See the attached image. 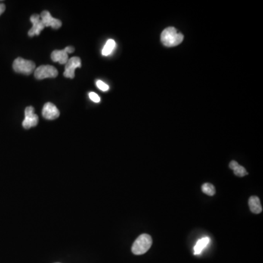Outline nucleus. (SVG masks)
Here are the masks:
<instances>
[{
	"label": "nucleus",
	"instance_id": "obj_1",
	"mask_svg": "<svg viewBox=\"0 0 263 263\" xmlns=\"http://www.w3.org/2000/svg\"><path fill=\"white\" fill-rule=\"evenodd\" d=\"M184 40V35L177 32L175 28H166L161 34V41L166 47H174L179 45Z\"/></svg>",
	"mask_w": 263,
	"mask_h": 263
},
{
	"label": "nucleus",
	"instance_id": "obj_2",
	"mask_svg": "<svg viewBox=\"0 0 263 263\" xmlns=\"http://www.w3.org/2000/svg\"><path fill=\"white\" fill-rule=\"evenodd\" d=\"M152 245V238L149 234H142L136 239L132 246L134 255H141L146 253Z\"/></svg>",
	"mask_w": 263,
	"mask_h": 263
},
{
	"label": "nucleus",
	"instance_id": "obj_3",
	"mask_svg": "<svg viewBox=\"0 0 263 263\" xmlns=\"http://www.w3.org/2000/svg\"><path fill=\"white\" fill-rule=\"evenodd\" d=\"M13 69L18 73L29 75L32 74L34 70H35L36 66H35L34 62L19 57L13 62Z\"/></svg>",
	"mask_w": 263,
	"mask_h": 263
},
{
	"label": "nucleus",
	"instance_id": "obj_4",
	"mask_svg": "<svg viewBox=\"0 0 263 263\" xmlns=\"http://www.w3.org/2000/svg\"><path fill=\"white\" fill-rule=\"evenodd\" d=\"M58 70L51 66H41L35 70V77L38 80L47 78H56L58 75Z\"/></svg>",
	"mask_w": 263,
	"mask_h": 263
},
{
	"label": "nucleus",
	"instance_id": "obj_5",
	"mask_svg": "<svg viewBox=\"0 0 263 263\" xmlns=\"http://www.w3.org/2000/svg\"><path fill=\"white\" fill-rule=\"evenodd\" d=\"M25 119L22 123V126L24 129H30L37 126L39 121L38 115L35 113V109L32 106L26 107L25 109Z\"/></svg>",
	"mask_w": 263,
	"mask_h": 263
},
{
	"label": "nucleus",
	"instance_id": "obj_6",
	"mask_svg": "<svg viewBox=\"0 0 263 263\" xmlns=\"http://www.w3.org/2000/svg\"><path fill=\"white\" fill-rule=\"evenodd\" d=\"M75 51V48L72 46L66 47L63 50H55L51 53V60L54 63H59L61 65H66L68 60V54H72Z\"/></svg>",
	"mask_w": 263,
	"mask_h": 263
},
{
	"label": "nucleus",
	"instance_id": "obj_7",
	"mask_svg": "<svg viewBox=\"0 0 263 263\" xmlns=\"http://www.w3.org/2000/svg\"><path fill=\"white\" fill-rule=\"evenodd\" d=\"M81 67V60L79 57H73L68 60L66 65V70L64 72V76L66 78H75V70L77 68Z\"/></svg>",
	"mask_w": 263,
	"mask_h": 263
},
{
	"label": "nucleus",
	"instance_id": "obj_8",
	"mask_svg": "<svg viewBox=\"0 0 263 263\" xmlns=\"http://www.w3.org/2000/svg\"><path fill=\"white\" fill-rule=\"evenodd\" d=\"M40 16H41V19L42 20L45 27L51 26L52 29H60L62 26L61 21L53 18L51 13L48 10L43 11Z\"/></svg>",
	"mask_w": 263,
	"mask_h": 263
},
{
	"label": "nucleus",
	"instance_id": "obj_9",
	"mask_svg": "<svg viewBox=\"0 0 263 263\" xmlns=\"http://www.w3.org/2000/svg\"><path fill=\"white\" fill-rule=\"evenodd\" d=\"M42 115L47 120H54L60 116V112L55 105L46 103L43 109Z\"/></svg>",
	"mask_w": 263,
	"mask_h": 263
},
{
	"label": "nucleus",
	"instance_id": "obj_10",
	"mask_svg": "<svg viewBox=\"0 0 263 263\" xmlns=\"http://www.w3.org/2000/svg\"><path fill=\"white\" fill-rule=\"evenodd\" d=\"M30 21L33 23L32 29L28 32L29 37H33L35 35H39L41 31L45 29L44 23L41 19V16L38 14L32 15L30 17Z\"/></svg>",
	"mask_w": 263,
	"mask_h": 263
},
{
	"label": "nucleus",
	"instance_id": "obj_11",
	"mask_svg": "<svg viewBox=\"0 0 263 263\" xmlns=\"http://www.w3.org/2000/svg\"><path fill=\"white\" fill-rule=\"evenodd\" d=\"M249 205L250 211L253 214H259L263 211V207L261 205L259 197L257 196H252L249 199Z\"/></svg>",
	"mask_w": 263,
	"mask_h": 263
},
{
	"label": "nucleus",
	"instance_id": "obj_12",
	"mask_svg": "<svg viewBox=\"0 0 263 263\" xmlns=\"http://www.w3.org/2000/svg\"><path fill=\"white\" fill-rule=\"evenodd\" d=\"M209 237H204L199 239L194 247V254L196 255H200L202 251L208 246L210 243Z\"/></svg>",
	"mask_w": 263,
	"mask_h": 263
},
{
	"label": "nucleus",
	"instance_id": "obj_13",
	"mask_svg": "<svg viewBox=\"0 0 263 263\" xmlns=\"http://www.w3.org/2000/svg\"><path fill=\"white\" fill-rule=\"evenodd\" d=\"M230 169L233 170L234 174L239 177H243L248 175L247 171L241 165H239L236 161H231L229 165Z\"/></svg>",
	"mask_w": 263,
	"mask_h": 263
},
{
	"label": "nucleus",
	"instance_id": "obj_14",
	"mask_svg": "<svg viewBox=\"0 0 263 263\" xmlns=\"http://www.w3.org/2000/svg\"><path fill=\"white\" fill-rule=\"evenodd\" d=\"M116 48V42L113 40L110 39L106 42V45L103 47L102 54L104 57H108L113 53V50Z\"/></svg>",
	"mask_w": 263,
	"mask_h": 263
},
{
	"label": "nucleus",
	"instance_id": "obj_15",
	"mask_svg": "<svg viewBox=\"0 0 263 263\" xmlns=\"http://www.w3.org/2000/svg\"><path fill=\"white\" fill-rule=\"evenodd\" d=\"M201 189H202V193H205L207 196H214L215 195V187L212 184H209V183H205V184H202Z\"/></svg>",
	"mask_w": 263,
	"mask_h": 263
},
{
	"label": "nucleus",
	"instance_id": "obj_16",
	"mask_svg": "<svg viewBox=\"0 0 263 263\" xmlns=\"http://www.w3.org/2000/svg\"><path fill=\"white\" fill-rule=\"evenodd\" d=\"M96 84H97V88H98L99 89L101 90V91H107L109 90V85H107V84H106V83L103 82V81H100V80H98V81H97V83H96Z\"/></svg>",
	"mask_w": 263,
	"mask_h": 263
},
{
	"label": "nucleus",
	"instance_id": "obj_17",
	"mask_svg": "<svg viewBox=\"0 0 263 263\" xmlns=\"http://www.w3.org/2000/svg\"><path fill=\"white\" fill-rule=\"evenodd\" d=\"M88 97H89L90 100L94 102V103H98L100 102V97L96 93L90 92L88 94Z\"/></svg>",
	"mask_w": 263,
	"mask_h": 263
},
{
	"label": "nucleus",
	"instance_id": "obj_18",
	"mask_svg": "<svg viewBox=\"0 0 263 263\" xmlns=\"http://www.w3.org/2000/svg\"><path fill=\"white\" fill-rule=\"evenodd\" d=\"M5 5H4V4H0V16H1V14H2L3 13H4V10H5Z\"/></svg>",
	"mask_w": 263,
	"mask_h": 263
},
{
	"label": "nucleus",
	"instance_id": "obj_19",
	"mask_svg": "<svg viewBox=\"0 0 263 263\" xmlns=\"http://www.w3.org/2000/svg\"></svg>",
	"mask_w": 263,
	"mask_h": 263
}]
</instances>
